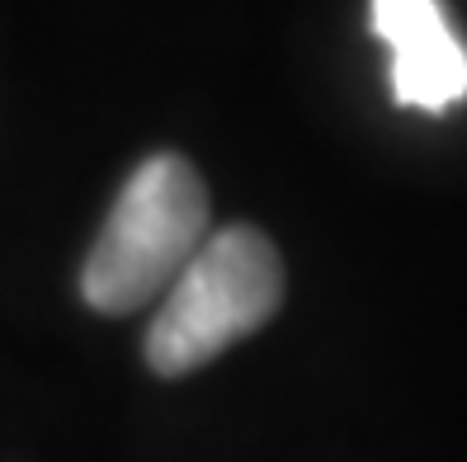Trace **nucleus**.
<instances>
[{
    "mask_svg": "<svg viewBox=\"0 0 467 462\" xmlns=\"http://www.w3.org/2000/svg\"><path fill=\"white\" fill-rule=\"evenodd\" d=\"M373 34L392 47L397 104L444 114L467 95V47L439 0H373Z\"/></svg>",
    "mask_w": 467,
    "mask_h": 462,
    "instance_id": "nucleus-3",
    "label": "nucleus"
},
{
    "mask_svg": "<svg viewBox=\"0 0 467 462\" xmlns=\"http://www.w3.org/2000/svg\"><path fill=\"white\" fill-rule=\"evenodd\" d=\"M279 303L284 260L274 241L255 227L213 231L161 293V307L147 325V364L161 377L194 373L260 331Z\"/></svg>",
    "mask_w": 467,
    "mask_h": 462,
    "instance_id": "nucleus-2",
    "label": "nucleus"
},
{
    "mask_svg": "<svg viewBox=\"0 0 467 462\" xmlns=\"http://www.w3.org/2000/svg\"><path fill=\"white\" fill-rule=\"evenodd\" d=\"M208 236V189L184 156H151L109 208L80 269V293L104 316L156 303Z\"/></svg>",
    "mask_w": 467,
    "mask_h": 462,
    "instance_id": "nucleus-1",
    "label": "nucleus"
}]
</instances>
